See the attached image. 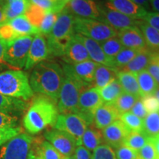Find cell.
<instances>
[{
    "label": "cell",
    "instance_id": "obj_1",
    "mask_svg": "<svg viewBox=\"0 0 159 159\" xmlns=\"http://www.w3.org/2000/svg\"><path fill=\"white\" fill-rule=\"evenodd\" d=\"M64 73L58 63L52 60H45L33 67L30 84L33 92H36L57 102Z\"/></svg>",
    "mask_w": 159,
    "mask_h": 159
},
{
    "label": "cell",
    "instance_id": "obj_2",
    "mask_svg": "<svg viewBox=\"0 0 159 159\" xmlns=\"http://www.w3.org/2000/svg\"><path fill=\"white\" fill-rule=\"evenodd\" d=\"M58 115L56 103L49 97L39 95L24 116V128L30 134H37L47 127H54Z\"/></svg>",
    "mask_w": 159,
    "mask_h": 159
},
{
    "label": "cell",
    "instance_id": "obj_3",
    "mask_svg": "<svg viewBox=\"0 0 159 159\" xmlns=\"http://www.w3.org/2000/svg\"><path fill=\"white\" fill-rule=\"evenodd\" d=\"M75 17L65 7L58 13L56 22L47 37L49 56L62 57L64 55L67 45L75 33Z\"/></svg>",
    "mask_w": 159,
    "mask_h": 159
},
{
    "label": "cell",
    "instance_id": "obj_4",
    "mask_svg": "<svg viewBox=\"0 0 159 159\" xmlns=\"http://www.w3.org/2000/svg\"><path fill=\"white\" fill-rule=\"evenodd\" d=\"M0 94L27 101L34 95L28 75L21 70H9L0 73Z\"/></svg>",
    "mask_w": 159,
    "mask_h": 159
},
{
    "label": "cell",
    "instance_id": "obj_5",
    "mask_svg": "<svg viewBox=\"0 0 159 159\" xmlns=\"http://www.w3.org/2000/svg\"><path fill=\"white\" fill-rule=\"evenodd\" d=\"M89 88L69 75H64L57 100L61 114H78V101L81 92Z\"/></svg>",
    "mask_w": 159,
    "mask_h": 159
},
{
    "label": "cell",
    "instance_id": "obj_6",
    "mask_svg": "<svg viewBox=\"0 0 159 159\" xmlns=\"http://www.w3.org/2000/svg\"><path fill=\"white\" fill-rule=\"evenodd\" d=\"M75 32L99 43L117 35V30L104 21L75 17Z\"/></svg>",
    "mask_w": 159,
    "mask_h": 159
},
{
    "label": "cell",
    "instance_id": "obj_7",
    "mask_svg": "<svg viewBox=\"0 0 159 159\" xmlns=\"http://www.w3.org/2000/svg\"><path fill=\"white\" fill-rule=\"evenodd\" d=\"M33 39L31 35H24L5 43V61L10 67L22 69L25 66Z\"/></svg>",
    "mask_w": 159,
    "mask_h": 159
},
{
    "label": "cell",
    "instance_id": "obj_8",
    "mask_svg": "<svg viewBox=\"0 0 159 159\" xmlns=\"http://www.w3.org/2000/svg\"><path fill=\"white\" fill-rule=\"evenodd\" d=\"M91 125L92 124L80 114H61L54 128L71 135L76 140L77 146H80L83 134Z\"/></svg>",
    "mask_w": 159,
    "mask_h": 159
},
{
    "label": "cell",
    "instance_id": "obj_9",
    "mask_svg": "<svg viewBox=\"0 0 159 159\" xmlns=\"http://www.w3.org/2000/svg\"><path fill=\"white\" fill-rule=\"evenodd\" d=\"M33 137L21 133L7 141L0 149V159H27Z\"/></svg>",
    "mask_w": 159,
    "mask_h": 159
},
{
    "label": "cell",
    "instance_id": "obj_10",
    "mask_svg": "<svg viewBox=\"0 0 159 159\" xmlns=\"http://www.w3.org/2000/svg\"><path fill=\"white\" fill-rule=\"evenodd\" d=\"M97 66V63L91 60H88L73 65L63 63L62 68L64 75L73 77L85 87L90 88L94 80V71Z\"/></svg>",
    "mask_w": 159,
    "mask_h": 159
},
{
    "label": "cell",
    "instance_id": "obj_11",
    "mask_svg": "<svg viewBox=\"0 0 159 159\" xmlns=\"http://www.w3.org/2000/svg\"><path fill=\"white\" fill-rule=\"evenodd\" d=\"M44 138L64 157L73 156L77 147L76 140L71 135L55 128L47 130Z\"/></svg>",
    "mask_w": 159,
    "mask_h": 159
},
{
    "label": "cell",
    "instance_id": "obj_12",
    "mask_svg": "<svg viewBox=\"0 0 159 159\" xmlns=\"http://www.w3.org/2000/svg\"><path fill=\"white\" fill-rule=\"evenodd\" d=\"M103 104L99 89L89 88L81 92L78 101V114H82L93 124L94 114L96 110Z\"/></svg>",
    "mask_w": 159,
    "mask_h": 159
},
{
    "label": "cell",
    "instance_id": "obj_13",
    "mask_svg": "<svg viewBox=\"0 0 159 159\" xmlns=\"http://www.w3.org/2000/svg\"><path fill=\"white\" fill-rule=\"evenodd\" d=\"M65 8L75 17L102 21L99 11V4L95 0H70L65 6Z\"/></svg>",
    "mask_w": 159,
    "mask_h": 159
},
{
    "label": "cell",
    "instance_id": "obj_14",
    "mask_svg": "<svg viewBox=\"0 0 159 159\" xmlns=\"http://www.w3.org/2000/svg\"><path fill=\"white\" fill-rule=\"evenodd\" d=\"M99 11L102 21L108 24L117 31L138 27L139 20L123 14L114 10L109 9L103 5V4H99Z\"/></svg>",
    "mask_w": 159,
    "mask_h": 159
},
{
    "label": "cell",
    "instance_id": "obj_15",
    "mask_svg": "<svg viewBox=\"0 0 159 159\" xmlns=\"http://www.w3.org/2000/svg\"><path fill=\"white\" fill-rule=\"evenodd\" d=\"M49 56V52L47 41L43 35H35L30 47L27 62L25 64V70L33 69L38 63L47 60Z\"/></svg>",
    "mask_w": 159,
    "mask_h": 159
},
{
    "label": "cell",
    "instance_id": "obj_16",
    "mask_svg": "<svg viewBox=\"0 0 159 159\" xmlns=\"http://www.w3.org/2000/svg\"><path fill=\"white\" fill-rule=\"evenodd\" d=\"M130 131L121 120H116L102 130L103 142L111 148L116 149L123 145L125 139Z\"/></svg>",
    "mask_w": 159,
    "mask_h": 159
},
{
    "label": "cell",
    "instance_id": "obj_17",
    "mask_svg": "<svg viewBox=\"0 0 159 159\" xmlns=\"http://www.w3.org/2000/svg\"><path fill=\"white\" fill-rule=\"evenodd\" d=\"M64 63L69 65L77 64L90 60L85 46L79 39L77 34L75 33L65 49L64 55L61 57Z\"/></svg>",
    "mask_w": 159,
    "mask_h": 159
},
{
    "label": "cell",
    "instance_id": "obj_18",
    "mask_svg": "<svg viewBox=\"0 0 159 159\" xmlns=\"http://www.w3.org/2000/svg\"><path fill=\"white\" fill-rule=\"evenodd\" d=\"M103 5L109 9L138 20H142L148 11L131 0H105Z\"/></svg>",
    "mask_w": 159,
    "mask_h": 159
},
{
    "label": "cell",
    "instance_id": "obj_19",
    "mask_svg": "<svg viewBox=\"0 0 159 159\" xmlns=\"http://www.w3.org/2000/svg\"><path fill=\"white\" fill-rule=\"evenodd\" d=\"M117 37L125 48L142 51L148 49L144 36L138 27L117 31Z\"/></svg>",
    "mask_w": 159,
    "mask_h": 159
},
{
    "label": "cell",
    "instance_id": "obj_20",
    "mask_svg": "<svg viewBox=\"0 0 159 159\" xmlns=\"http://www.w3.org/2000/svg\"><path fill=\"white\" fill-rule=\"evenodd\" d=\"M79 39L85 46L91 60L97 64H102L112 68V59L109 58L103 52L100 43L94 40L77 33Z\"/></svg>",
    "mask_w": 159,
    "mask_h": 159
},
{
    "label": "cell",
    "instance_id": "obj_21",
    "mask_svg": "<svg viewBox=\"0 0 159 159\" xmlns=\"http://www.w3.org/2000/svg\"><path fill=\"white\" fill-rule=\"evenodd\" d=\"M120 114L114 105L104 103L94 112L93 125L99 130H103L116 120H118Z\"/></svg>",
    "mask_w": 159,
    "mask_h": 159
},
{
    "label": "cell",
    "instance_id": "obj_22",
    "mask_svg": "<svg viewBox=\"0 0 159 159\" xmlns=\"http://www.w3.org/2000/svg\"><path fill=\"white\" fill-rule=\"evenodd\" d=\"M30 150L41 159H63L65 158L47 140L33 138Z\"/></svg>",
    "mask_w": 159,
    "mask_h": 159
},
{
    "label": "cell",
    "instance_id": "obj_23",
    "mask_svg": "<svg viewBox=\"0 0 159 159\" xmlns=\"http://www.w3.org/2000/svg\"><path fill=\"white\" fill-rule=\"evenodd\" d=\"M153 52V51L150 50L149 48L140 51L139 54L128 64H127L119 71H128V72L136 75L140 71L146 70L150 64Z\"/></svg>",
    "mask_w": 159,
    "mask_h": 159
},
{
    "label": "cell",
    "instance_id": "obj_24",
    "mask_svg": "<svg viewBox=\"0 0 159 159\" xmlns=\"http://www.w3.org/2000/svg\"><path fill=\"white\" fill-rule=\"evenodd\" d=\"M117 71H118L111 67L102 64H97L91 86L97 89L103 88L116 79Z\"/></svg>",
    "mask_w": 159,
    "mask_h": 159
},
{
    "label": "cell",
    "instance_id": "obj_25",
    "mask_svg": "<svg viewBox=\"0 0 159 159\" xmlns=\"http://www.w3.org/2000/svg\"><path fill=\"white\" fill-rule=\"evenodd\" d=\"M116 78L122 85L124 92L142 98V94L136 75L128 71H117Z\"/></svg>",
    "mask_w": 159,
    "mask_h": 159
},
{
    "label": "cell",
    "instance_id": "obj_26",
    "mask_svg": "<svg viewBox=\"0 0 159 159\" xmlns=\"http://www.w3.org/2000/svg\"><path fill=\"white\" fill-rule=\"evenodd\" d=\"M103 142L102 134L100 130L91 125L87 128L81 139V145L90 152H93Z\"/></svg>",
    "mask_w": 159,
    "mask_h": 159
},
{
    "label": "cell",
    "instance_id": "obj_27",
    "mask_svg": "<svg viewBox=\"0 0 159 159\" xmlns=\"http://www.w3.org/2000/svg\"><path fill=\"white\" fill-rule=\"evenodd\" d=\"M19 36L24 35H36L40 34L39 28L30 22L25 15H21L10 20L7 22Z\"/></svg>",
    "mask_w": 159,
    "mask_h": 159
},
{
    "label": "cell",
    "instance_id": "obj_28",
    "mask_svg": "<svg viewBox=\"0 0 159 159\" xmlns=\"http://www.w3.org/2000/svg\"><path fill=\"white\" fill-rule=\"evenodd\" d=\"M138 27L142 32L148 48L153 52H159V32L142 20H139Z\"/></svg>",
    "mask_w": 159,
    "mask_h": 159
},
{
    "label": "cell",
    "instance_id": "obj_29",
    "mask_svg": "<svg viewBox=\"0 0 159 159\" xmlns=\"http://www.w3.org/2000/svg\"><path fill=\"white\" fill-rule=\"evenodd\" d=\"M136 75L142 97L148 95H154V93L159 86L149 71L148 70H144L139 72Z\"/></svg>",
    "mask_w": 159,
    "mask_h": 159
},
{
    "label": "cell",
    "instance_id": "obj_30",
    "mask_svg": "<svg viewBox=\"0 0 159 159\" xmlns=\"http://www.w3.org/2000/svg\"><path fill=\"white\" fill-rule=\"evenodd\" d=\"M103 103L113 104L124 91L118 80L115 79L102 89H98Z\"/></svg>",
    "mask_w": 159,
    "mask_h": 159
},
{
    "label": "cell",
    "instance_id": "obj_31",
    "mask_svg": "<svg viewBox=\"0 0 159 159\" xmlns=\"http://www.w3.org/2000/svg\"><path fill=\"white\" fill-rule=\"evenodd\" d=\"M28 5L27 0H5V12L7 22L16 17L25 15Z\"/></svg>",
    "mask_w": 159,
    "mask_h": 159
},
{
    "label": "cell",
    "instance_id": "obj_32",
    "mask_svg": "<svg viewBox=\"0 0 159 159\" xmlns=\"http://www.w3.org/2000/svg\"><path fill=\"white\" fill-rule=\"evenodd\" d=\"M27 105L25 101L0 94V111L14 114L25 111Z\"/></svg>",
    "mask_w": 159,
    "mask_h": 159
},
{
    "label": "cell",
    "instance_id": "obj_33",
    "mask_svg": "<svg viewBox=\"0 0 159 159\" xmlns=\"http://www.w3.org/2000/svg\"><path fill=\"white\" fill-rule=\"evenodd\" d=\"M142 132L149 138H153L159 134V112L148 114L143 119Z\"/></svg>",
    "mask_w": 159,
    "mask_h": 159
},
{
    "label": "cell",
    "instance_id": "obj_34",
    "mask_svg": "<svg viewBox=\"0 0 159 159\" xmlns=\"http://www.w3.org/2000/svg\"><path fill=\"white\" fill-rule=\"evenodd\" d=\"M140 51L136 49L123 48L112 59V68L119 71L125 66L139 54Z\"/></svg>",
    "mask_w": 159,
    "mask_h": 159
},
{
    "label": "cell",
    "instance_id": "obj_35",
    "mask_svg": "<svg viewBox=\"0 0 159 159\" xmlns=\"http://www.w3.org/2000/svg\"><path fill=\"white\" fill-rule=\"evenodd\" d=\"M27 2L30 4L41 7L47 13H58L67 4V2L65 0H27Z\"/></svg>",
    "mask_w": 159,
    "mask_h": 159
},
{
    "label": "cell",
    "instance_id": "obj_36",
    "mask_svg": "<svg viewBox=\"0 0 159 159\" xmlns=\"http://www.w3.org/2000/svg\"><path fill=\"white\" fill-rule=\"evenodd\" d=\"M139 99H140L139 97L134 95L123 92L112 105L121 115L130 111L136 101Z\"/></svg>",
    "mask_w": 159,
    "mask_h": 159
},
{
    "label": "cell",
    "instance_id": "obj_37",
    "mask_svg": "<svg viewBox=\"0 0 159 159\" xmlns=\"http://www.w3.org/2000/svg\"><path fill=\"white\" fill-rule=\"evenodd\" d=\"M149 140L150 138L143 132H130L125 139L123 145L138 152L149 142Z\"/></svg>",
    "mask_w": 159,
    "mask_h": 159
},
{
    "label": "cell",
    "instance_id": "obj_38",
    "mask_svg": "<svg viewBox=\"0 0 159 159\" xmlns=\"http://www.w3.org/2000/svg\"><path fill=\"white\" fill-rule=\"evenodd\" d=\"M119 119L130 132H142L143 119L131 112L121 114Z\"/></svg>",
    "mask_w": 159,
    "mask_h": 159
},
{
    "label": "cell",
    "instance_id": "obj_39",
    "mask_svg": "<svg viewBox=\"0 0 159 159\" xmlns=\"http://www.w3.org/2000/svg\"><path fill=\"white\" fill-rule=\"evenodd\" d=\"M103 52L109 58L113 59L122 49L124 48L123 45L117 36L111 38L106 41L100 43Z\"/></svg>",
    "mask_w": 159,
    "mask_h": 159
},
{
    "label": "cell",
    "instance_id": "obj_40",
    "mask_svg": "<svg viewBox=\"0 0 159 159\" xmlns=\"http://www.w3.org/2000/svg\"><path fill=\"white\" fill-rule=\"evenodd\" d=\"M46 14L47 13L41 7L29 3L25 15L32 25L37 28H39Z\"/></svg>",
    "mask_w": 159,
    "mask_h": 159
},
{
    "label": "cell",
    "instance_id": "obj_41",
    "mask_svg": "<svg viewBox=\"0 0 159 159\" xmlns=\"http://www.w3.org/2000/svg\"><path fill=\"white\" fill-rule=\"evenodd\" d=\"M58 13H47L43 18L42 22L39 27L40 33L41 35L47 37L51 33L52 30L54 27L55 22L57 19Z\"/></svg>",
    "mask_w": 159,
    "mask_h": 159
},
{
    "label": "cell",
    "instance_id": "obj_42",
    "mask_svg": "<svg viewBox=\"0 0 159 159\" xmlns=\"http://www.w3.org/2000/svg\"><path fill=\"white\" fill-rule=\"evenodd\" d=\"M92 159H116L114 149L106 144H100L93 151Z\"/></svg>",
    "mask_w": 159,
    "mask_h": 159
},
{
    "label": "cell",
    "instance_id": "obj_43",
    "mask_svg": "<svg viewBox=\"0 0 159 159\" xmlns=\"http://www.w3.org/2000/svg\"><path fill=\"white\" fill-rule=\"evenodd\" d=\"M19 119L15 114L0 111V130L18 127Z\"/></svg>",
    "mask_w": 159,
    "mask_h": 159
},
{
    "label": "cell",
    "instance_id": "obj_44",
    "mask_svg": "<svg viewBox=\"0 0 159 159\" xmlns=\"http://www.w3.org/2000/svg\"><path fill=\"white\" fill-rule=\"evenodd\" d=\"M159 156L155 148L154 144L151 142L150 138L149 142L138 151V159H158Z\"/></svg>",
    "mask_w": 159,
    "mask_h": 159
},
{
    "label": "cell",
    "instance_id": "obj_45",
    "mask_svg": "<svg viewBox=\"0 0 159 159\" xmlns=\"http://www.w3.org/2000/svg\"><path fill=\"white\" fill-rule=\"evenodd\" d=\"M114 152L116 159H138V152L125 145H121Z\"/></svg>",
    "mask_w": 159,
    "mask_h": 159
},
{
    "label": "cell",
    "instance_id": "obj_46",
    "mask_svg": "<svg viewBox=\"0 0 159 159\" xmlns=\"http://www.w3.org/2000/svg\"><path fill=\"white\" fill-rule=\"evenodd\" d=\"M148 114L154 112H159V102L154 95H148L141 98Z\"/></svg>",
    "mask_w": 159,
    "mask_h": 159
},
{
    "label": "cell",
    "instance_id": "obj_47",
    "mask_svg": "<svg viewBox=\"0 0 159 159\" xmlns=\"http://www.w3.org/2000/svg\"><path fill=\"white\" fill-rule=\"evenodd\" d=\"M18 37L20 36L7 22L0 26V39L2 40L5 43L13 41Z\"/></svg>",
    "mask_w": 159,
    "mask_h": 159
},
{
    "label": "cell",
    "instance_id": "obj_48",
    "mask_svg": "<svg viewBox=\"0 0 159 159\" xmlns=\"http://www.w3.org/2000/svg\"><path fill=\"white\" fill-rule=\"evenodd\" d=\"M21 131L22 130L20 127L0 130V147L2 146L11 139L17 136L18 134H21Z\"/></svg>",
    "mask_w": 159,
    "mask_h": 159
},
{
    "label": "cell",
    "instance_id": "obj_49",
    "mask_svg": "<svg viewBox=\"0 0 159 159\" xmlns=\"http://www.w3.org/2000/svg\"><path fill=\"white\" fill-rule=\"evenodd\" d=\"M156 52H154L152 54L150 63L148 67V71L152 75L159 86V63L156 57Z\"/></svg>",
    "mask_w": 159,
    "mask_h": 159
},
{
    "label": "cell",
    "instance_id": "obj_50",
    "mask_svg": "<svg viewBox=\"0 0 159 159\" xmlns=\"http://www.w3.org/2000/svg\"><path fill=\"white\" fill-rule=\"evenodd\" d=\"M142 21L159 32V13L156 12H148L145 14Z\"/></svg>",
    "mask_w": 159,
    "mask_h": 159
},
{
    "label": "cell",
    "instance_id": "obj_51",
    "mask_svg": "<svg viewBox=\"0 0 159 159\" xmlns=\"http://www.w3.org/2000/svg\"><path fill=\"white\" fill-rule=\"evenodd\" d=\"M130 111L132 114H134V115H136V116L142 119H144L148 114L144 107V105H143L142 100H141V98L136 101V102L135 103Z\"/></svg>",
    "mask_w": 159,
    "mask_h": 159
},
{
    "label": "cell",
    "instance_id": "obj_52",
    "mask_svg": "<svg viewBox=\"0 0 159 159\" xmlns=\"http://www.w3.org/2000/svg\"><path fill=\"white\" fill-rule=\"evenodd\" d=\"M74 156L75 159H92L91 152L82 145L77 147L75 151Z\"/></svg>",
    "mask_w": 159,
    "mask_h": 159
},
{
    "label": "cell",
    "instance_id": "obj_53",
    "mask_svg": "<svg viewBox=\"0 0 159 159\" xmlns=\"http://www.w3.org/2000/svg\"><path fill=\"white\" fill-rule=\"evenodd\" d=\"M5 42L0 39V72L3 70L5 67H10L5 61Z\"/></svg>",
    "mask_w": 159,
    "mask_h": 159
},
{
    "label": "cell",
    "instance_id": "obj_54",
    "mask_svg": "<svg viewBox=\"0 0 159 159\" xmlns=\"http://www.w3.org/2000/svg\"><path fill=\"white\" fill-rule=\"evenodd\" d=\"M5 1L0 2V26L5 25L7 22V19L5 12Z\"/></svg>",
    "mask_w": 159,
    "mask_h": 159
},
{
    "label": "cell",
    "instance_id": "obj_55",
    "mask_svg": "<svg viewBox=\"0 0 159 159\" xmlns=\"http://www.w3.org/2000/svg\"><path fill=\"white\" fill-rule=\"evenodd\" d=\"M131 1L134 2L136 5L142 7L145 10H148L150 8V0H131Z\"/></svg>",
    "mask_w": 159,
    "mask_h": 159
},
{
    "label": "cell",
    "instance_id": "obj_56",
    "mask_svg": "<svg viewBox=\"0 0 159 159\" xmlns=\"http://www.w3.org/2000/svg\"><path fill=\"white\" fill-rule=\"evenodd\" d=\"M150 5L155 12L159 13V0H150Z\"/></svg>",
    "mask_w": 159,
    "mask_h": 159
},
{
    "label": "cell",
    "instance_id": "obj_57",
    "mask_svg": "<svg viewBox=\"0 0 159 159\" xmlns=\"http://www.w3.org/2000/svg\"><path fill=\"white\" fill-rule=\"evenodd\" d=\"M151 142H152V144H154L156 150L157 151V153H158L159 156V134L157 135L156 136L153 137V138H150Z\"/></svg>",
    "mask_w": 159,
    "mask_h": 159
},
{
    "label": "cell",
    "instance_id": "obj_58",
    "mask_svg": "<svg viewBox=\"0 0 159 159\" xmlns=\"http://www.w3.org/2000/svg\"><path fill=\"white\" fill-rule=\"evenodd\" d=\"M27 159H41V158H39L37 155H35L33 151L30 150L28 156H27Z\"/></svg>",
    "mask_w": 159,
    "mask_h": 159
},
{
    "label": "cell",
    "instance_id": "obj_59",
    "mask_svg": "<svg viewBox=\"0 0 159 159\" xmlns=\"http://www.w3.org/2000/svg\"><path fill=\"white\" fill-rule=\"evenodd\" d=\"M154 96L156 97L157 99H158V102H159V87H158V89H157V90L156 91V92L154 93Z\"/></svg>",
    "mask_w": 159,
    "mask_h": 159
},
{
    "label": "cell",
    "instance_id": "obj_60",
    "mask_svg": "<svg viewBox=\"0 0 159 159\" xmlns=\"http://www.w3.org/2000/svg\"><path fill=\"white\" fill-rule=\"evenodd\" d=\"M63 159H75L74 155L73 156H69V157H65Z\"/></svg>",
    "mask_w": 159,
    "mask_h": 159
},
{
    "label": "cell",
    "instance_id": "obj_61",
    "mask_svg": "<svg viewBox=\"0 0 159 159\" xmlns=\"http://www.w3.org/2000/svg\"><path fill=\"white\" fill-rule=\"evenodd\" d=\"M156 57L157 60H158V62L159 63V52H156Z\"/></svg>",
    "mask_w": 159,
    "mask_h": 159
},
{
    "label": "cell",
    "instance_id": "obj_62",
    "mask_svg": "<svg viewBox=\"0 0 159 159\" xmlns=\"http://www.w3.org/2000/svg\"><path fill=\"white\" fill-rule=\"evenodd\" d=\"M65 1H66V2H68L70 1V0H65Z\"/></svg>",
    "mask_w": 159,
    "mask_h": 159
},
{
    "label": "cell",
    "instance_id": "obj_63",
    "mask_svg": "<svg viewBox=\"0 0 159 159\" xmlns=\"http://www.w3.org/2000/svg\"><path fill=\"white\" fill-rule=\"evenodd\" d=\"M4 1H5V0H0V2H4Z\"/></svg>",
    "mask_w": 159,
    "mask_h": 159
},
{
    "label": "cell",
    "instance_id": "obj_64",
    "mask_svg": "<svg viewBox=\"0 0 159 159\" xmlns=\"http://www.w3.org/2000/svg\"><path fill=\"white\" fill-rule=\"evenodd\" d=\"M158 159H159V158H158Z\"/></svg>",
    "mask_w": 159,
    "mask_h": 159
}]
</instances>
